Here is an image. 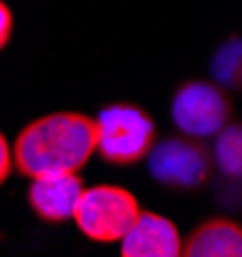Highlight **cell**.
<instances>
[{
	"mask_svg": "<svg viewBox=\"0 0 242 257\" xmlns=\"http://www.w3.org/2000/svg\"><path fill=\"white\" fill-rule=\"evenodd\" d=\"M229 99L222 89L206 82H186L171 102V117L189 138H212L229 120Z\"/></svg>",
	"mask_w": 242,
	"mask_h": 257,
	"instance_id": "obj_5",
	"label": "cell"
},
{
	"mask_svg": "<svg viewBox=\"0 0 242 257\" xmlns=\"http://www.w3.org/2000/svg\"><path fill=\"white\" fill-rule=\"evenodd\" d=\"M94 153L112 166H133L143 161L156 143V122L135 104H107L94 120Z\"/></svg>",
	"mask_w": 242,
	"mask_h": 257,
	"instance_id": "obj_2",
	"label": "cell"
},
{
	"mask_svg": "<svg viewBox=\"0 0 242 257\" xmlns=\"http://www.w3.org/2000/svg\"><path fill=\"white\" fill-rule=\"evenodd\" d=\"M94 120L82 112H51L26 125L13 148V166L28 178L77 173L94 153Z\"/></svg>",
	"mask_w": 242,
	"mask_h": 257,
	"instance_id": "obj_1",
	"label": "cell"
},
{
	"mask_svg": "<svg viewBox=\"0 0 242 257\" xmlns=\"http://www.w3.org/2000/svg\"><path fill=\"white\" fill-rule=\"evenodd\" d=\"M212 74L222 87H239V39H229L219 46L212 59Z\"/></svg>",
	"mask_w": 242,
	"mask_h": 257,
	"instance_id": "obj_10",
	"label": "cell"
},
{
	"mask_svg": "<svg viewBox=\"0 0 242 257\" xmlns=\"http://www.w3.org/2000/svg\"><path fill=\"white\" fill-rule=\"evenodd\" d=\"M11 171H13V156H11V145H8L6 135L0 133V186H3V183L8 181Z\"/></svg>",
	"mask_w": 242,
	"mask_h": 257,
	"instance_id": "obj_12",
	"label": "cell"
},
{
	"mask_svg": "<svg viewBox=\"0 0 242 257\" xmlns=\"http://www.w3.org/2000/svg\"><path fill=\"white\" fill-rule=\"evenodd\" d=\"M11 36H13V13L3 0H0V51L8 46Z\"/></svg>",
	"mask_w": 242,
	"mask_h": 257,
	"instance_id": "obj_11",
	"label": "cell"
},
{
	"mask_svg": "<svg viewBox=\"0 0 242 257\" xmlns=\"http://www.w3.org/2000/svg\"><path fill=\"white\" fill-rule=\"evenodd\" d=\"M181 257H242V229L229 219H209L199 224L186 247H181Z\"/></svg>",
	"mask_w": 242,
	"mask_h": 257,
	"instance_id": "obj_8",
	"label": "cell"
},
{
	"mask_svg": "<svg viewBox=\"0 0 242 257\" xmlns=\"http://www.w3.org/2000/svg\"><path fill=\"white\" fill-rule=\"evenodd\" d=\"M82 191L84 183L77 173L33 178L28 189V204L44 222H66V219H72Z\"/></svg>",
	"mask_w": 242,
	"mask_h": 257,
	"instance_id": "obj_7",
	"label": "cell"
},
{
	"mask_svg": "<svg viewBox=\"0 0 242 257\" xmlns=\"http://www.w3.org/2000/svg\"><path fill=\"white\" fill-rule=\"evenodd\" d=\"M120 257H181V234L171 219L141 211L130 232L120 239Z\"/></svg>",
	"mask_w": 242,
	"mask_h": 257,
	"instance_id": "obj_6",
	"label": "cell"
},
{
	"mask_svg": "<svg viewBox=\"0 0 242 257\" xmlns=\"http://www.w3.org/2000/svg\"><path fill=\"white\" fill-rule=\"evenodd\" d=\"M141 211V204L128 189L105 183L82 191L72 219L79 232L94 242H120Z\"/></svg>",
	"mask_w": 242,
	"mask_h": 257,
	"instance_id": "obj_3",
	"label": "cell"
},
{
	"mask_svg": "<svg viewBox=\"0 0 242 257\" xmlns=\"http://www.w3.org/2000/svg\"><path fill=\"white\" fill-rule=\"evenodd\" d=\"M214 161L224 176L239 178L242 171V130L239 125H224L214 140Z\"/></svg>",
	"mask_w": 242,
	"mask_h": 257,
	"instance_id": "obj_9",
	"label": "cell"
},
{
	"mask_svg": "<svg viewBox=\"0 0 242 257\" xmlns=\"http://www.w3.org/2000/svg\"><path fill=\"white\" fill-rule=\"evenodd\" d=\"M212 158L204 145L189 138H166L148 151L151 176L168 189L194 191L209 176Z\"/></svg>",
	"mask_w": 242,
	"mask_h": 257,
	"instance_id": "obj_4",
	"label": "cell"
}]
</instances>
